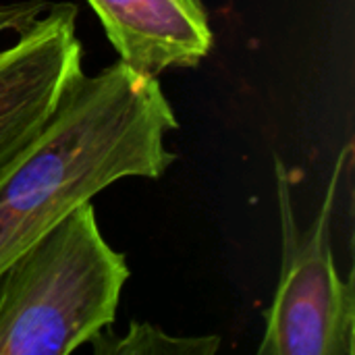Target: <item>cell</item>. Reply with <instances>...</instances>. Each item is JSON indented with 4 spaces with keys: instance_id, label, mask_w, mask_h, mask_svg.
I'll return each mask as SVG.
<instances>
[{
    "instance_id": "cell-1",
    "label": "cell",
    "mask_w": 355,
    "mask_h": 355,
    "mask_svg": "<svg viewBox=\"0 0 355 355\" xmlns=\"http://www.w3.org/2000/svg\"><path fill=\"white\" fill-rule=\"evenodd\" d=\"M177 127L158 77L121 60L83 73L0 175V270L112 183L160 179L175 162L164 137Z\"/></svg>"
},
{
    "instance_id": "cell-2",
    "label": "cell",
    "mask_w": 355,
    "mask_h": 355,
    "mask_svg": "<svg viewBox=\"0 0 355 355\" xmlns=\"http://www.w3.org/2000/svg\"><path fill=\"white\" fill-rule=\"evenodd\" d=\"M129 279L92 202L0 270V355H67L112 327Z\"/></svg>"
},
{
    "instance_id": "cell-3",
    "label": "cell",
    "mask_w": 355,
    "mask_h": 355,
    "mask_svg": "<svg viewBox=\"0 0 355 355\" xmlns=\"http://www.w3.org/2000/svg\"><path fill=\"white\" fill-rule=\"evenodd\" d=\"M354 146L347 144L331 173L316 218L300 229L293 210V179L275 156L277 202L281 220V275L264 314L260 355H354L355 283L341 279L331 241L333 212Z\"/></svg>"
},
{
    "instance_id": "cell-5",
    "label": "cell",
    "mask_w": 355,
    "mask_h": 355,
    "mask_svg": "<svg viewBox=\"0 0 355 355\" xmlns=\"http://www.w3.org/2000/svg\"><path fill=\"white\" fill-rule=\"evenodd\" d=\"M129 69L158 77L193 69L212 50L214 33L202 0H85Z\"/></svg>"
},
{
    "instance_id": "cell-4",
    "label": "cell",
    "mask_w": 355,
    "mask_h": 355,
    "mask_svg": "<svg viewBox=\"0 0 355 355\" xmlns=\"http://www.w3.org/2000/svg\"><path fill=\"white\" fill-rule=\"evenodd\" d=\"M77 6L50 4L0 50V175L48 125L83 75Z\"/></svg>"
},
{
    "instance_id": "cell-6",
    "label": "cell",
    "mask_w": 355,
    "mask_h": 355,
    "mask_svg": "<svg viewBox=\"0 0 355 355\" xmlns=\"http://www.w3.org/2000/svg\"><path fill=\"white\" fill-rule=\"evenodd\" d=\"M87 345L94 355H214L220 337H175L152 322L133 320L125 335L106 327Z\"/></svg>"
},
{
    "instance_id": "cell-7",
    "label": "cell",
    "mask_w": 355,
    "mask_h": 355,
    "mask_svg": "<svg viewBox=\"0 0 355 355\" xmlns=\"http://www.w3.org/2000/svg\"><path fill=\"white\" fill-rule=\"evenodd\" d=\"M48 6H50V2H46V0L0 2V35L19 33L29 23H33Z\"/></svg>"
}]
</instances>
